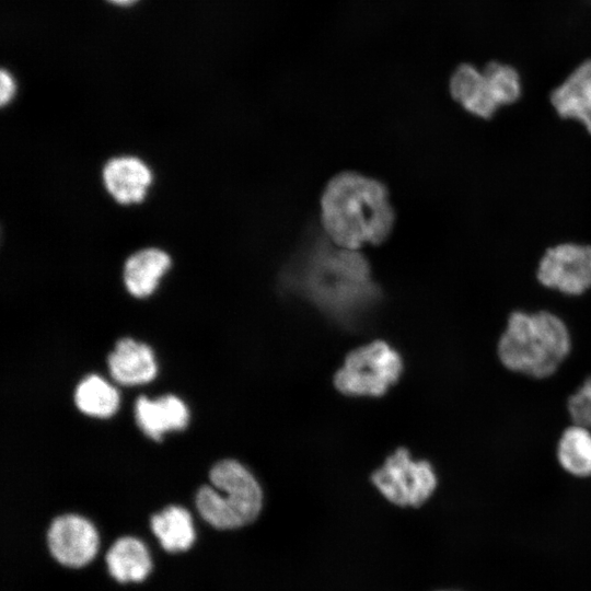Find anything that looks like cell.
<instances>
[{
  "instance_id": "obj_1",
  "label": "cell",
  "mask_w": 591,
  "mask_h": 591,
  "mask_svg": "<svg viewBox=\"0 0 591 591\" xmlns=\"http://www.w3.org/2000/svg\"><path fill=\"white\" fill-rule=\"evenodd\" d=\"M299 291L327 315L355 323L378 299L367 260L343 247H314L297 268Z\"/></svg>"
},
{
  "instance_id": "obj_2",
  "label": "cell",
  "mask_w": 591,
  "mask_h": 591,
  "mask_svg": "<svg viewBox=\"0 0 591 591\" xmlns=\"http://www.w3.org/2000/svg\"><path fill=\"white\" fill-rule=\"evenodd\" d=\"M321 220L336 246L356 251L382 243L390 235L394 211L382 183L345 172L327 183L321 198Z\"/></svg>"
},
{
  "instance_id": "obj_3",
  "label": "cell",
  "mask_w": 591,
  "mask_h": 591,
  "mask_svg": "<svg viewBox=\"0 0 591 591\" xmlns=\"http://www.w3.org/2000/svg\"><path fill=\"white\" fill-rule=\"evenodd\" d=\"M572 348L567 322L549 310H513L497 343V356L509 371L542 380L554 375Z\"/></svg>"
},
{
  "instance_id": "obj_4",
  "label": "cell",
  "mask_w": 591,
  "mask_h": 591,
  "mask_svg": "<svg viewBox=\"0 0 591 591\" xmlns=\"http://www.w3.org/2000/svg\"><path fill=\"white\" fill-rule=\"evenodd\" d=\"M212 486L196 494L201 518L218 530H234L252 523L260 513L263 488L255 475L236 460L217 462L210 470Z\"/></svg>"
},
{
  "instance_id": "obj_5",
  "label": "cell",
  "mask_w": 591,
  "mask_h": 591,
  "mask_svg": "<svg viewBox=\"0 0 591 591\" xmlns=\"http://www.w3.org/2000/svg\"><path fill=\"white\" fill-rule=\"evenodd\" d=\"M403 368L395 348L384 340H373L348 352L333 382L344 395L378 397L399 380Z\"/></svg>"
},
{
  "instance_id": "obj_6",
  "label": "cell",
  "mask_w": 591,
  "mask_h": 591,
  "mask_svg": "<svg viewBox=\"0 0 591 591\" xmlns=\"http://www.w3.org/2000/svg\"><path fill=\"white\" fill-rule=\"evenodd\" d=\"M371 482L391 503L416 508L434 495L439 475L430 461L416 460L407 449L398 448L373 472Z\"/></svg>"
},
{
  "instance_id": "obj_7",
  "label": "cell",
  "mask_w": 591,
  "mask_h": 591,
  "mask_svg": "<svg viewBox=\"0 0 591 591\" xmlns=\"http://www.w3.org/2000/svg\"><path fill=\"white\" fill-rule=\"evenodd\" d=\"M538 282L566 296L578 297L591 288V245L563 243L549 247L536 271Z\"/></svg>"
},
{
  "instance_id": "obj_8",
  "label": "cell",
  "mask_w": 591,
  "mask_h": 591,
  "mask_svg": "<svg viewBox=\"0 0 591 591\" xmlns=\"http://www.w3.org/2000/svg\"><path fill=\"white\" fill-rule=\"evenodd\" d=\"M95 526L78 514H62L53 520L47 531L50 555L61 565L81 568L88 565L99 551Z\"/></svg>"
},
{
  "instance_id": "obj_9",
  "label": "cell",
  "mask_w": 591,
  "mask_h": 591,
  "mask_svg": "<svg viewBox=\"0 0 591 591\" xmlns=\"http://www.w3.org/2000/svg\"><path fill=\"white\" fill-rule=\"evenodd\" d=\"M107 193L120 205L141 202L152 184L153 174L141 159L121 155L109 159L102 171Z\"/></svg>"
},
{
  "instance_id": "obj_10",
  "label": "cell",
  "mask_w": 591,
  "mask_h": 591,
  "mask_svg": "<svg viewBox=\"0 0 591 591\" xmlns=\"http://www.w3.org/2000/svg\"><path fill=\"white\" fill-rule=\"evenodd\" d=\"M112 378L124 385L150 382L157 374V363L152 349L132 338L117 340L115 349L107 358Z\"/></svg>"
},
{
  "instance_id": "obj_11",
  "label": "cell",
  "mask_w": 591,
  "mask_h": 591,
  "mask_svg": "<svg viewBox=\"0 0 591 591\" xmlns=\"http://www.w3.org/2000/svg\"><path fill=\"white\" fill-rule=\"evenodd\" d=\"M171 266V256L165 251L158 247L139 250L124 264V285L131 296L147 298L157 290Z\"/></svg>"
},
{
  "instance_id": "obj_12",
  "label": "cell",
  "mask_w": 591,
  "mask_h": 591,
  "mask_svg": "<svg viewBox=\"0 0 591 591\" xmlns=\"http://www.w3.org/2000/svg\"><path fill=\"white\" fill-rule=\"evenodd\" d=\"M136 421L151 439L160 441L171 430H182L188 422V409L175 395L169 394L154 401L139 396L135 405Z\"/></svg>"
},
{
  "instance_id": "obj_13",
  "label": "cell",
  "mask_w": 591,
  "mask_h": 591,
  "mask_svg": "<svg viewBox=\"0 0 591 591\" xmlns=\"http://www.w3.org/2000/svg\"><path fill=\"white\" fill-rule=\"evenodd\" d=\"M551 102L560 117L578 120L591 134V60L582 62L552 92Z\"/></svg>"
},
{
  "instance_id": "obj_14",
  "label": "cell",
  "mask_w": 591,
  "mask_h": 591,
  "mask_svg": "<svg viewBox=\"0 0 591 591\" xmlns=\"http://www.w3.org/2000/svg\"><path fill=\"white\" fill-rule=\"evenodd\" d=\"M450 92L465 111L480 118H490L499 107L484 71L468 63L459 66L453 72Z\"/></svg>"
},
{
  "instance_id": "obj_15",
  "label": "cell",
  "mask_w": 591,
  "mask_h": 591,
  "mask_svg": "<svg viewBox=\"0 0 591 591\" xmlns=\"http://www.w3.org/2000/svg\"><path fill=\"white\" fill-rule=\"evenodd\" d=\"M105 560L109 575L120 583L141 582L152 569L147 546L134 536L116 540L108 548Z\"/></svg>"
},
{
  "instance_id": "obj_16",
  "label": "cell",
  "mask_w": 591,
  "mask_h": 591,
  "mask_svg": "<svg viewBox=\"0 0 591 591\" xmlns=\"http://www.w3.org/2000/svg\"><path fill=\"white\" fill-rule=\"evenodd\" d=\"M556 460L568 475L591 477V429L571 422L560 433L556 444Z\"/></svg>"
},
{
  "instance_id": "obj_17",
  "label": "cell",
  "mask_w": 591,
  "mask_h": 591,
  "mask_svg": "<svg viewBox=\"0 0 591 591\" xmlns=\"http://www.w3.org/2000/svg\"><path fill=\"white\" fill-rule=\"evenodd\" d=\"M153 534L170 553L185 552L195 541V530L189 512L179 506H169L150 519Z\"/></svg>"
},
{
  "instance_id": "obj_18",
  "label": "cell",
  "mask_w": 591,
  "mask_h": 591,
  "mask_svg": "<svg viewBox=\"0 0 591 591\" xmlns=\"http://www.w3.org/2000/svg\"><path fill=\"white\" fill-rule=\"evenodd\" d=\"M74 403L84 414L93 417H111L118 408L119 395L115 387L101 376L84 378L74 392Z\"/></svg>"
},
{
  "instance_id": "obj_19",
  "label": "cell",
  "mask_w": 591,
  "mask_h": 591,
  "mask_svg": "<svg viewBox=\"0 0 591 591\" xmlns=\"http://www.w3.org/2000/svg\"><path fill=\"white\" fill-rule=\"evenodd\" d=\"M484 73L498 106L512 104L521 96L520 77L512 67L493 61Z\"/></svg>"
},
{
  "instance_id": "obj_20",
  "label": "cell",
  "mask_w": 591,
  "mask_h": 591,
  "mask_svg": "<svg viewBox=\"0 0 591 591\" xmlns=\"http://www.w3.org/2000/svg\"><path fill=\"white\" fill-rule=\"evenodd\" d=\"M571 422L591 429V375L586 378L567 401Z\"/></svg>"
},
{
  "instance_id": "obj_21",
  "label": "cell",
  "mask_w": 591,
  "mask_h": 591,
  "mask_svg": "<svg viewBox=\"0 0 591 591\" xmlns=\"http://www.w3.org/2000/svg\"><path fill=\"white\" fill-rule=\"evenodd\" d=\"M15 93V84L11 74L2 69L0 72V104L7 105Z\"/></svg>"
},
{
  "instance_id": "obj_22",
  "label": "cell",
  "mask_w": 591,
  "mask_h": 591,
  "mask_svg": "<svg viewBox=\"0 0 591 591\" xmlns=\"http://www.w3.org/2000/svg\"><path fill=\"white\" fill-rule=\"evenodd\" d=\"M107 1L116 5L128 7L137 2L138 0H107Z\"/></svg>"
},
{
  "instance_id": "obj_23",
  "label": "cell",
  "mask_w": 591,
  "mask_h": 591,
  "mask_svg": "<svg viewBox=\"0 0 591 591\" xmlns=\"http://www.w3.org/2000/svg\"><path fill=\"white\" fill-rule=\"evenodd\" d=\"M442 591H447V590H442Z\"/></svg>"
}]
</instances>
